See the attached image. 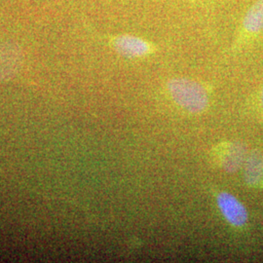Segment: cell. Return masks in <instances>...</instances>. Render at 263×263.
I'll list each match as a JSON object with an SVG mask.
<instances>
[{"label":"cell","instance_id":"6da1fadb","mask_svg":"<svg viewBox=\"0 0 263 263\" xmlns=\"http://www.w3.org/2000/svg\"><path fill=\"white\" fill-rule=\"evenodd\" d=\"M167 88L173 100L188 111L199 113L207 108V91L197 81L183 77L173 78L168 82Z\"/></svg>","mask_w":263,"mask_h":263},{"label":"cell","instance_id":"8992f818","mask_svg":"<svg viewBox=\"0 0 263 263\" xmlns=\"http://www.w3.org/2000/svg\"><path fill=\"white\" fill-rule=\"evenodd\" d=\"M245 179L252 187H262L263 154L260 151H253L246 160Z\"/></svg>","mask_w":263,"mask_h":263},{"label":"cell","instance_id":"ba28073f","mask_svg":"<svg viewBox=\"0 0 263 263\" xmlns=\"http://www.w3.org/2000/svg\"><path fill=\"white\" fill-rule=\"evenodd\" d=\"M261 104H262V107H263V89H262V91H261Z\"/></svg>","mask_w":263,"mask_h":263},{"label":"cell","instance_id":"7a4b0ae2","mask_svg":"<svg viewBox=\"0 0 263 263\" xmlns=\"http://www.w3.org/2000/svg\"><path fill=\"white\" fill-rule=\"evenodd\" d=\"M110 41L114 50L119 55L129 59L147 56L154 51L151 42L133 34H118L111 37Z\"/></svg>","mask_w":263,"mask_h":263},{"label":"cell","instance_id":"3957f363","mask_svg":"<svg viewBox=\"0 0 263 263\" xmlns=\"http://www.w3.org/2000/svg\"><path fill=\"white\" fill-rule=\"evenodd\" d=\"M216 152L218 164L226 172H236L244 163L246 149L244 145L240 142H229L220 145Z\"/></svg>","mask_w":263,"mask_h":263},{"label":"cell","instance_id":"52a82bcc","mask_svg":"<svg viewBox=\"0 0 263 263\" xmlns=\"http://www.w3.org/2000/svg\"><path fill=\"white\" fill-rule=\"evenodd\" d=\"M242 28L246 33L257 34L263 31V0H257L245 14Z\"/></svg>","mask_w":263,"mask_h":263},{"label":"cell","instance_id":"277c9868","mask_svg":"<svg viewBox=\"0 0 263 263\" xmlns=\"http://www.w3.org/2000/svg\"><path fill=\"white\" fill-rule=\"evenodd\" d=\"M217 204L226 220L232 226H245L248 219L246 208L233 195L222 192L217 197Z\"/></svg>","mask_w":263,"mask_h":263},{"label":"cell","instance_id":"5b68a950","mask_svg":"<svg viewBox=\"0 0 263 263\" xmlns=\"http://www.w3.org/2000/svg\"><path fill=\"white\" fill-rule=\"evenodd\" d=\"M21 65V53L15 45L6 44L0 47V81L15 76Z\"/></svg>","mask_w":263,"mask_h":263}]
</instances>
